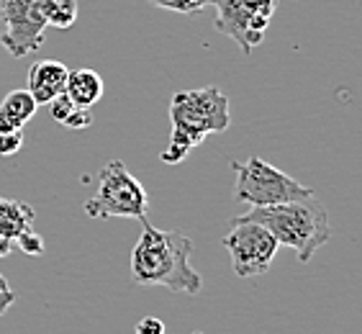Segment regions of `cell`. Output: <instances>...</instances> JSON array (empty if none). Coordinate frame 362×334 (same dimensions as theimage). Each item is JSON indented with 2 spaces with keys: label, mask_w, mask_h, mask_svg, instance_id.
I'll return each instance as SVG.
<instances>
[{
  "label": "cell",
  "mask_w": 362,
  "mask_h": 334,
  "mask_svg": "<svg viewBox=\"0 0 362 334\" xmlns=\"http://www.w3.org/2000/svg\"><path fill=\"white\" fill-rule=\"evenodd\" d=\"M193 239L182 231L157 229L141 219V234L132 250V280L136 286H162L168 291L198 296L201 272L190 265Z\"/></svg>",
  "instance_id": "cell-1"
},
{
  "label": "cell",
  "mask_w": 362,
  "mask_h": 334,
  "mask_svg": "<svg viewBox=\"0 0 362 334\" xmlns=\"http://www.w3.org/2000/svg\"><path fill=\"white\" fill-rule=\"evenodd\" d=\"M170 146L162 152V160L177 165L203 144L211 134H223L231 124L229 98L216 85L175 93L170 100Z\"/></svg>",
  "instance_id": "cell-2"
},
{
  "label": "cell",
  "mask_w": 362,
  "mask_h": 334,
  "mask_svg": "<svg viewBox=\"0 0 362 334\" xmlns=\"http://www.w3.org/2000/svg\"><path fill=\"white\" fill-rule=\"evenodd\" d=\"M234 221H255L265 226L272 237L278 239L280 247L296 252L298 263H308L332 239L329 211L316 193L300 198V201L250 209L247 214L237 216Z\"/></svg>",
  "instance_id": "cell-3"
},
{
  "label": "cell",
  "mask_w": 362,
  "mask_h": 334,
  "mask_svg": "<svg viewBox=\"0 0 362 334\" xmlns=\"http://www.w3.org/2000/svg\"><path fill=\"white\" fill-rule=\"evenodd\" d=\"M149 193L121 160H108L98 173L95 195L85 201L90 219H146Z\"/></svg>",
  "instance_id": "cell-4"
},
{
  "label": "cell",
  "mask_w": 362,
  "mask_h": 334,
  "mask_svg": "<svg viewBox=\"0 0 362 334\" xmlns=\"http://www.w3.org/2000/svg\"><path fill=\"white\" fill-rule=\"evenodd\" d=\"M231 170L237 173V185H234V201L250 206V209H265V206H278V203L300 201L314 195V190L293 180L291 175L278 170L270 162L250 157L244 162H231Z\"/></svg>",
  "instance_id": "cell-5"
},
{
  "label": "cell",
  "mask_w": 362,
  "mask_h": 334,
  "mask_svg": "<svg viewBox=\"0 0 362 334\" xmlns=\"http://www.w3.org/2000/svg\"><path fill=\"white\" fill-rule=\"evenodd\" d=\"M216 6V21L214 28L218 34L237 42L244 57H250L259 44L265 42L278 0H214Z\"/></svg>",
  "instance_id": "cell-6"
},
{
  "label": "cell",
  "mask_w": 362,
  "mask_h": 334,
  "mask_svg": "<svg viewBox=\"0 0 362 334\" xmlns=\"http://www.w3.org/2000/svg\"><path fill=\"white\" fill-rule=\"evenodd\" d=\"M49 0H0V44L8 54L21 59L44 47Z\"/></svg>",
  "instance_id": "cell-7"
},
{
  "label": "cell",
  "mask_w": 362,
  "mask_h": 334,
  "mask_svg": "<svg viewBox=\"0 0 362 334\" xmlns=\"http://www.w3.org/2000/svg\"><path fill=\"white\" fill-rule=\"evenodd\" d=\"M229 234L223 237V247L231 258V270L239 278H257L270 270L280 244L265 226L255 221H229Z\"/></svg>",
  "instance_id": "cell-8"
},
{
  "label": "cell",
  "mask_w": 362,
  "mask_h": 334,
  "mask_svg": "<svg viewBox=\"0 0 362 334\" xmlns=\"http://www.w3.org/2000/svg\"><path fill=\"white\" fill-rule=\"evenodd\" d=\"M67 75L70 70L64 67L62 62L57 59H42V62H34L31 70H28V88L26 91L34 96V100L39 105H47L52 98H57L59 93H64V85H67Z\"/></svg>",
  "instance_id": "cell-9"
},
{
  "label": "cell",
  "mask_w": 362,
  "mask_h": 334,
  "mask_svg": "<svg viewBox=\"0 0 362 334\" xmlns=\"http://www.w3.org/2000/svg\"><path fill=\"white\" fill-rule=\"evenodd\" d=\"M103 91H105L103 77L98 75L95 70H88V67L70 72L67 75V85H64V93H67V98H70L72 103L77 108H88V111L103 98Z\"/></svg>",
  "instance_id": "cell-10"
},
{
  "label": "cell",
  "mask_w": 362,
  "mask_h": 334,
  "mask_svg": "<svg viewBox=\"0 0 362 334\" xmlns=\"http://www.w3.org/2000/svg\"><path fill=\"white\" fill-rule=\"evenodd\" d=\"M39 103L28 91H11L0 100V132H16L23 129L34 119Z\"/></svg>",
  "instance_id": "cell-11"
},
{
  "label": "cell",
  "mask_w": 362,
  "mask_h": 334,
  "mask_svg": "<svg viewBox=\"0 0 362 334\" xmlns=\"http://www.w3.org/2000/svg\"><path fill=\"white\" fill-rule=\"evenodd\" d=\"M36 211L26 201L18 198H3L0 195V237L13 242L18 234L34 226Z\"/></svg>",
  "instance_id": "cell-12"
},
{
  "label": "cell",
  "mask_w": 362,
  "mask_h": 334,
  "mask_svg": "<svg viewBox=\"0 0 362 334\" xmlns=\"http://www.w3.org/2000/svg\"><path fill=\"white\" fill-rule=\"evenodd\" d=\"M49 26L70 28L77 21V0H49L47 6Z\"/></svg>",
  "instance_id": "cell-13"
},
{
  "label": "cell",
  "mask_w": 362,
  "mask_h": 334,
  "mask_svg": "<svg viewBox=\"0 0 362 334\" xmlns=\"http://www.w3.org/2000/svg\"><path fill=\"white\" fill-rule=\"evenodd\" d=\"M149 6L162 8V11H175L182 16L201 13L203 8L214 6V0H149Z\"/></svg>",
  "instance_id": "cell-14"
},
{
  "label": "cell",
  "mask_w": 362,
  "mask_h": 334,
  "mask_svg": "<svg viewBox=\"0 0 362 334\" xmlns=\"http://www.w3.org/2000/svg\"><path fill=\"white\" fill-rule=\"evenodd\" d=\"M13 244L23 252V255H31V258L44 255V239L39 237L34 229H26L23 234H18V237L13 239Z\"/></svg>",
  "instance_id": "cell-15"
},
{
  "label": "cell",
  "mask_w": 362,
  "mask_h": 334,
  "mask_svg": "<svg viewBox=\"0 0 362 334\" xmlns=\"http://www.w3.org/2000/svg\"><path fill=\"white\" fill-rule=\"evenodd\" d=\"M47 108H49V116H52L57 124H64V121H67V116L75 111L77 105L72 103L70 98H67V93H59L57 98H52V100H49Z\"/></svg>",
  "instance_id": "cell-16"
},
{
  "label": "cell",
  "mask_w": 362,
  "mask_h": 334,
  "mask_svg": "<svg viewBox=\"0 0 362 334\" xmlns=\"http://www.w3.org/2000/svg\"><path fill=\"white\" fill-rule=\"evenodd\" d=\"M21 146H23V129L0 132V157H11V154L21 152Z\"/></svg>",
  "instance_id": "cell-17"
},
{
  "label": "cell",
  "mask_w": 362,
  "mask_h": 334,
  "mask_svg": "<svg viewBox=\"0 0 362 334\" xmlns=\"http://www.w3.org/2000/svg\"><path fill=\"white\" fill-rule=\"evenodd\" d=\"M134 332L136 334H165V321L157 319V316H144V319L136 321Z\"/></svg>",
  "instance_id": "cell-18"
},
{
  "label": "cell",
  "mask_w": 362,
  "mask_h": 334,
  "mask_svg": "<svg viewBox=\"0 0 362 334\" xmlns=\"http://www.w3.org/2000/svg\"><path fill=\"white\" fill-rule=\"evenodd\" d=\"M93 124V116L88 108H75V111L67 116V121H64L62 126H67V129H88V126Z\"/></svg>",
  "instance_id": "cell-19"
},
{
  "label": "cell",
  "mask_w": 362,
  "mask_h": 334,
  "mask_svg": "<svg viewBox=\"0 0 362 334\" xmlns=\"http://www.w3.org/2000/svg\"><path fill=\"white\" fill-rule=\"evenodd\" d=\"M16 304V293H13V288L8 286V280H6V275H0V316L8 311V309L13 306Z\"/></svg>",
  "instance_id": "cell-20"
},
{
  "label": "cell",
  "mask_w": 362,
  "mask_h": 334,
  "mask_svg": "<svg viewBox=\"0 0 362 334\" xmlns=\"http://www.w3.org/2000/svg\"><path fill=\"white\" fill-rule=\"evenodd\" d=\"M11 250H13V242L0 237V258H8V255H11Z\"/></svg>",
  "instance_id": "cell-21"
}]
</instances>
